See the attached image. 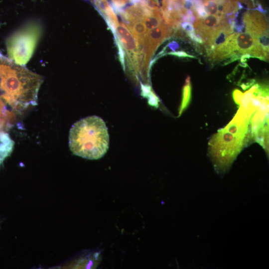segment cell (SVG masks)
Wrapping results in <instances>:
<instances>
[{"label": "cell", "instance_id": "cell-1", "mask_svg": "<svg viewBox=\"0 0 269 269\" xmlns=\"http://www.w3.org/2000/svg\"><path fill=\"white\" fill-rule=\"evenodd\" d=\"M263 98L261 95L255 96L251 89L245 92L235 117L211 139L209 151L217 170L226 171L242 149L247 139L251 117L259 109Z\"/></svg>", "mask_w": 269, "mask_h": 269}, {"label": "cell", "instance_id": "cell-2", "mask_svg": "<svg viewBox=\"0 0 269 269\" xmlns=\"http://www.w3.org/2000/svg\"><path fill=\"white\" fill-rule=\"evenodd\" d=\"M1 97L15 111L37 105L38 90L42 82L41 76L25 67L7 62L0 63Z\"/></svg>", "mask_w": 269, "mask_h": 269}, {"label": "cell", "instance_id": "cell-3", "mask_svg": "<svg viewBox=\"0 0 269 269\" xmlns=\"http://www.w3.org/2000/svg\"><path fill=\"white\" fill-rule=\"evenodd\" d=\"M69 144L76 155L92 160L101 158L107 152L109 144L105 122L96 116L80 120L70 129Z\"/></svg>", "mask_w": 269, "mask_h": 269}, {"label": "cell", "instance_id": "cell-4", "mask_svg": "<svg viewBox=\"0 0 269 269\" xmlns=\"http://www.w3.org/2000/svg\"><path fill=\"white\" fill-rule=\"evenodd\" d=\"M42 26L38 22H30L21 27L7 40L6 47L9 58L19 65L29 60L42 34Z\"/></svg>", "mask_w": 269, "mask_h": 269}, {"label": "cell", "instance_id": "cell-5", "mask_svg": "<svg viewBox=\"0 0 269 269\" xmlns=\"http://www.w3.org/2000/svg\"><path fill=\"white\" fill-rule=\"evenodd\" d=\"M171 28L164 22L156 27L148 31L144 36L142 43V57L140 65L142 69H146L150 59L158 46L171 34Z\"/></svg>", "mask_w": 269, "mask_h": 269}, {"label": "cell", "instance_id": "cell-6", "mask_svg": "<svg viewBox=\"0 0 269 269\" xmlns=\"http://www.w3.org/2000/svg\"><path fill=\"white\" fill-rule=\"evenodd\" d=\"M123 49L126 51L128 62L137 70L139 68L142 56L138 43L132 33L123 23H119L114 34Z\"/></svg>", "mask_w": 269, "mask_h": 269}, {"label": "cell", "instance_id": "cell-7", "mask_svg": "<svg viewBox=\"0 0 269 269\" xmlns=\"http://www.w3.org/2000/svg\"><path fill=\"white\" fill-rule=\"evenodd\" d=\"M243 21L247 32L258 36L268 33L267 20L263 14L259 11L253 9L245 12L243 15Z\"/></svg>", "mask_w": 269, "mask_h": 269}, {"label": "cell", "instance_id": "cell-8", "mask_svg": "<svg viewBox=\"0 0 269 269\" xmlns=\"http://www.w3.org/2000/svg\"><path fill=\"white\" fill-rule=\"evenodd\" d=\"M237 35L235 33L230 34L225 41L213 51L210 55L211 59L215 61L221 60L235 55Z\"/></svg>", "mask_w": 269, "mask_h": 269}, {"label": "cell", "instance_id": "cell-9", "mask_svg": "<svg viewBox=\"0 0 269 269\" xmlns=\"http://www.w3.org/2000/svg\"><path fill=\"white\" fill-rule=\"evenodd\" d=\"M142 21L144 23L147 32L158 26L162 22L160 8H153L150 13L143 16Z\"/></svg>", "mask_w": 269, "mask_h": 269}, {"label": "cell", "instance_id": "cell-10", "mask_svg": "<svg viewBox=\"0 0 269 269\" xmlns=\"http://www.w3.org/2000/svg\"><path fill=\"white\" fill-rule=\"evenodd\" d=\"M129 30L137 40L139 45H141L144 36L147 32L146 28L142 20L135 22L129 28Z\"/></svg>", "mask_w": 269, "mask_h": 269}, {"label": "cell", "instance_id": "cell-11", "mask_svg": "<svg viewBox=\"0 0 269 269\" xmlns=\"http://www.w3.org/2000/svg\"><path fill=\"white\" fill-rule=\"evenodd\" d=\"M191 98V86L190 78L188 77L186 80V84L183 90L182 109L187 107L190 103Z\"/></svg>", "mask_w": 269, "mask_h": 269}, {"label": "cell", "instance_id": "cell-12", "mask_svg": "<svg viewBox=\"0 0 269 269\" xmlns=\"http://www.w3.org/2000/svg\"><path fill=\"white\" fill-rule=\"evenodd\" d=\"M259 43L264 49L269 53V36L268 33L263 34L258 37Z\"/></svg>", "mask_w": 269, "mask_h": 269}, {"label": "cell", "instance_id": "cell-13", "mask_svg": "<svg viewBox=\"0 0 269 269\" xmlns=\"http://www.w3.org/2000/svg\"><path fill=\"white\" fill-rule=\"evenodd\" d=\"M13 115L11 112L6 110L3 103L0 99V116L5 120L6 119H10Z\"/></svg>", "mask_w": 269, "mask_h": 269}, {"label": "cell", "instance_id": "cell-14", "mask_svg": "<svg viewBox=\"0 0 269 269\" xmlns=\"http://www.w3.org/2000/svg\"><path fill=\"white\" fill-rule=\"evenodd\" d=\"M187 35L194 42L199 44H203L204 43L203 38L199 34L196 33L195 30L187 32Z\"/></svg>", "mask_w": 269, "mask_h": 269}, {"label": "cell", "instance_id": "cell-15", "mask_svg": "<svg viewBox=\"0 0 269 269\" xmlns=\"http://www.w3.org/2000/svg\"><path fill=\"white\" fill-rule=\"evenodd\" d=\"M115 39L118 49L119 60L125 69V51L118 40L116 38Z\"/></svg>", "mask_w": 269, "mask_h": 269}, {"label": "cell", "instance_id": "cell-16", "mask_svg": "<svg viewBox=\"0 0 269 269\" xmlns=\"http://www.w3.org/2000/svg\"><path fill=\"white\" fill-rule=\"evenodd\" d=\"M233 97L235 103L237 104H240L244 97V94L238 89L235 90L233 92Z\"/></svg>", "mask_w": 269, "mask_h": 269}, {"label": "cell", "instance_id": "cell-17", "mask_svg": "<svg viewBox=\"0 0 269 269\" xmlns=\"http://www.w3.org/2000/svg\"><path fill=\"white\" fill-rule=\"evenodd\" d=\"M168 54L174 55L179 57L195 58L194 56L189 55L187 54V53L182 51L171 52H169Z\"/></svg>", "mask_w": 269, "mask_h": 269}, {"label": "cell", "instance_id": "cell-18", "mask_svg": "<svg viewBox=\"0 0 269 269\" xmlns=\"http://www.w3.org/2000/svg\"><path fill=\"white\" fill-rule=\"evenodd\" d=\"M181 26L182 28L187 32L191 31L194 30V28L192 24L188 22H183L181 23Z\"/></svg>", "mask_w": 269, "mask_h": 269}, {"label": "cell", "instance_id": "cell-19", "mask_svg": "<svg viewBox=\"0 0 269 269\" xmlns=\"http://www.w3.org/2000/svg\"><path fill=\"white\" fill-rule=\"evenodd\" d=\"M167 46L173 51H175L179 47L178 44L175 42H171L169 43Z\"/></svg>", "mask_w": 269, "mask_h": 269}, {"label": "cell", "instance_id": "cell-20", "mask_svg": "<svg viewBox=\"0 0 269 269\" xmlns=\"http://www.w3.org/2000/svg\"><path fill=\"white\" fill-rule=\"evenodd\" d=\"M4 119L0 116V128L2 126L4 123Z\"/></svg>", "mask_w": 269, "mask_h": 269}, {"label": "cell", "instance_id": "cell-21", "mask_svg": "<svg viewBox=\"0 0 269 269\" xmlns=\"http://www.w3.org/2000/svg\"><path fill=\"white\" fill-rule=\"evenodd\" d=\"M178 0V1H179L183 2H185V0Z\"/></svg>", "mask_w": 269, "mask_h": 269}]
</instances>
